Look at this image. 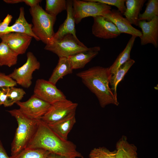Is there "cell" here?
I'll return each instance as SVG.
<instances>
[{
	"label": "cell",
	"instance_id": "6da1fadb",
	"mask_svg": "<svg viewBox=\"0 0 158 158\" xmlns=\"http://www.w3.org/2000/svg\"><path fill=\"white\" fill-rule=\"evenodd\" d=\"M25 148H41L67 158H83L76 145L57 135L48 124L38 120L36 130Z\"/></svg>",
	"mask_w": 158,
	"mask_h": 158
},
{
	"label": "cell",
	"instance_id": "7a4b0ae2",
	"mask_svg": "<svg viewBox=\"0 0 158 158\" xmlns=\"http://www.w3.org/2000/svg\"><path fill=\"white\" fill-rule=\"evenodd\" d=\"M109 67L96 66L81 71L76 75L97 98L100 106L105 107L109 104L118 106L117 97L109 87L110 77Z\"/></svg>",
	"mask_w": 158,
	"mask_h": 158
},
{
	"label": "cell",
	"instance_id": "3957f363",
	"mask_svg": "<svg viewBox=\"0 0 158 158\" xmlns=\"http://www.w3.org/2000/svg\"><path fill=\"white\" fill-rule=\"evenodd\" d=\"M7 111L16 118L18 123L11 144V156H14L25 148L36 130L38 120L28 118L19 109Z\"/></svg>",
	"mask_w": 158,
	"mask_h": 158
},
{
	"label": "cell",
	"instance_id": "277c9868",
	"mask_svg": "<svg viewBox=\"0 0 158 158\" xmlns=\"http://www.w3.org/2000/svg\"><path fill=\"white\" fill-rule=\"evenodd\" d=\"M29 11L32 17L33 32L40 41L46 44H49L55 33L54 26L56 17L48 14L39 4L30 8Z\"/></svg>",
	"mask_w": 158,
	"mask_h": 158
},
{
	"label": "cell",
	"instance_id": "5b68a950",
	"mask_svg": "<svg viewBox=\"0 0 158 158\" xmlns=\"http://www.w3.org/2000/svg\"><path fill=\"white\" fill-rule=\"evenodd\" d=\"M88 48L77 37L68 34L58 40H52L46 44L44 49L55 54L59 58H68Z\"/></svg>",
	"mask_w": 158,
	"mask_h": 158
},
{
	"label": "cell",
	"instance_id": "8992f818",
	"mask_svg": "<svg viewBox=\"0 0 158 158\" xmlns=\"http://www.w3.org/2000/svg\"><path fill=\"white\" fill-rule=\"evenodd\" d=\"M73 13L75 23L78 24L85 18L104 16L111 10V6L91 0H73Z\"/></svg>",
	"mask_w": 158,
	"mask_h": 158
},
{
	"label": "cell",
	"instance_id": "52a82bcc",
	"mask_svg": "<svg viewBox=\"0 0 158 158\" xmlns=\"http://www.w3.org/2000/svg\"><path fill=\"white\" fill-rule=\"evenodd\" d=\"M27 57L25 63L21 66L15 68L8 75L16 82L17 84L28 88L32 84L33 73L40 69V64L31 52L27 53Z\"/></svg>",
	"mask_w": 158,
	"mask_h": 158
},
{
	"label": "cell",
	"instance_id": "ba28073f",
	"mask_svg": "<svg viewBox=\"0 0 158 158\" xmlns=\"http://www.w3.org/2000/svg\"><path fill=\"white\" fill-rule=\"evenodd\" d=\"M20 111L28 118L34 120H41L51 104L33 94L27 101L16 103Z\"/></svg>",
	"mask_w": 158,
	"mask_h": 158
},
{
	"label": "cell",
	"instance_id": "9c48e42d",
	"mask_svg": "<svg viewBox=\"0 0 158 158\" xmlns=\"http://www.w3.org/2000/svg\"><path fill=\"white\" fill-rule=\"evenodd\" d=\"M78 105L67 99L59 101L51 105L41 120L47 124L53 123L75 112Z\"/></svg>",
	"mask_w": 158,
	"mask_h": 158
},
{
	"label": "cell",
	"instance_id": "30bf717a",
	"mask_svg": "<svg viewBox=\"0 0 158 158\" xmlns=\"http://www.w3.org/2000/svg\"><path fill=\"white\" fill-rule=\"evenodd\" d=\"M34 94L51 104L66 99L56 85L42 79H39L36 81Z\"/></svg>",
	"mask_w": 158,
	"mask_h": 158
},
{
	"label": "cell",
	"instance_id": "8fae6325",
	"mask_svg": "<svg viewBox=\"0 0 158 158\" xmlns=\"http://www.w3.org/2000/svg\"><path fill=\"white\" fill-rule=\"evenodd\" d=\"M92 32L96 37L104 39L115 38L121 34L115 25L103 16L93 17Z\"/></svg>",
	"mask_w": 158,
	"mask_h": 158
},
{
	"label": "cell",
	"instance_id": "7c38bea8",
	"mask_svg": "<svg viewBox=\"0 0 158 158\" xmlns=\"http://www.w3.org/2000/svg\"><path fill=\"white\" fill-rule=\"evenodd\" d=\"M33 37L28 35L17 32L7 34L3 36L1 41L5 43L18 55L25 53Z\"/></svg>",
	"mask_w": 158,
	"mask_h": 158
},
{
	"label": "cell",
	"instance_id": "4fadbf2b",
	"mask_svg": "<svg viewBox=\"0 0 158 158\" xmlns=\"http://www.w3.org/2000/svg\"><path fill=\"white\" fill-rule=\"evenodd\" d=\"M138 26L142 30L140 37L142 45L148 44H152L155 48L158 46V16L149 21H139Z\"/></svg>",
	"mask_w": 158,
	"mask_h": 158
},
{
	"label": "cell",
	"instance_id": "5bb4252c",
	"mask_svg": "<svg viewBox=\"0 0 158 158\" xmlns=\"http://www.w3.org/2000/svg\"><path fill=\"white\" fill-rule=\"evenodd\" d=\"M103 16L113 23L121 33H126L137 37L141 36V32L133 26L118 10L111 9Z\"/></svg>",
	"mask_w": 158,
	"mask_h": 158
},
{
	"label": "cell",
	"instance_id": "9a60e30c",
	"mask_svg": "<svg viewBox=\"0 0 158 158\" xmlns=\"http://www.w3.org/2000/svg\"><path fill=\"white\" fill-rule=\"evenodd\" d=\"M76 122L75 112L53 123L48 124L50 128L62 139L68 140V134Z\"/></svg>",
	"mask_w": 158,
	"mask_h": 158
},
{
	"label": "cell",
	"instance_id": "2e32d148",
	"mask_svg": "<svg viewBox=\"0 0 158 158\" xmlns=\"http://www.w3.org/2000/svg\"><path fill=\"white\" fill-rule=\"evenodd\" d=\"M66 10V18L63 23L60 25L57 32L55 33L52 40H58L68 34H71L77 37L75 27V22L73 13V0L67 1Z\"/></svg>",
	"mask_w": 158,
	"mask_h": 158
},
{
	"label": "cell",
	"instance_id": "e0dca14e",
	"mask_svg": "<svg viewBox=\"0 0 158 158\" xmlns=\"http://www.w3.org/2000/svg\"><path fill=\"white\" fill-rule=\"evenodd\" d=\"M100 50V48L96 46L88 48L69 56L73 69L83 68L85 65L95 57Z\"/></svg>",
	"mask_w": 158,
	"mask_h": 158
},
{
	"label": "cell",
	"instance_id": "ac0fdd59",
	"mask_svg": "<svg viewBox=\"0 0 158 158\" xmlns=\"http://www.w3.org/2000/svg\"><path fill=\"white\" fill-rule=\"evenodd\" d=\"M32 25L28 23L25 17V11L24 7L20 8V13L18 18L12 25L9 26L7 34L12 32H17L28 35L34 37L37 41L39 39L33 33L32 30Z\"/></svg>",
	"mask_w": 158,
	"mask_h": 158
},
{
	"label": "cell",
	"instance_id": "d6986e66",
	"mask_svg": "<svg viewBox=\"0 0 158 158\" xmlns=\"http://www.w3.org/2000/svg\"><path fill=\"white\" fill-rule=\"evenodd\" d=\"M146 0H126V10L123 13L125 18L131 25L138 26V16Z\"/></svg>",
	"mask_w": 158,
	"mask_h": 158
},
{
	"label": "cell",
	"instance_id": "ffe728a7",
	"mask_svg": "<svg viewBox=\"0 0 158 158\" xmlns=\"http://www.w3.org/2000/svg\"><path fill=\"white\" fill-rule=\"evenodd\" d=\"M73 70L68 58L59 57L57 65L53 71L48 80L56 85L59 80L64 76L72 73Z\"/></svg>",
	"mask_w": 158,
	"mask_h": 158
},
{
	"label": "cell",
	"instance_id": "44dd1931",
	"mask_svg": "<svg viewBox=\"0 0 158 158\" xmlns=\"http://www.w3.org/2000/svg\"><path fill=\"white\" fill-rule=\"evenodd\" d=\"M116 158H138L136 147L130 144L127 137L123 136L116 145Z\"/></svg>",
	"mask_w": 158,
	"mask_h": 158
},
{
	"label": "cell",
	"instance_id": "7402d4cb",
	"mask_svg": "<svg viewBox=\"0 0 158 158\" xmlns=\"http://www.w3.org/2000/svg\"><path fill=\"white\" fill-rule=\"evenodd\" d=\"M135 63V61L130 59L121 65L113 75H111L109 84L114 95L117 97V88L118 83L123 80L124 77L130 67Z\"/></svg>",
	"mask_w": 158,
	"mask_h": 158
},
{
	"label": "cell",
	"instance_id": "603a6c76",
	"mask_svg": "<svg viewBox=\"0 0 158 158\" xmlns=\"http://www.w3.org/2000/svg\"><path fill=\"white\" fill-rule=\"evenodd\" d=\"M137 37L132 36L123 50L119 54L112 64L109 67L111 75L114 74L118 68L130 58V54Z\"/></svg>",
	"mask_w": 158,
	"mask_h": 158
},
{
	"label": "cell",
	"instance_id": "cb8c5ba5",
	"mask_svg": "<svg viewBox=\"0 0 158 158\" xmlns=\"http://www.w3.org/2000/svg\"><path fill=\"white\" fill-rule=\"evenodd\" d=\"M18 55L4 42L0 43V66L11 67L16 65Z\"/></svg>",
	"mask_w": 158,
	"mask_h": 158
},
{
	"label": "cell",
	"instance_id": "d4e9b609",
	"mask_svg": "<svg viewBox=\"0 0 158 158\" xmlns=\"http://www.w3.org/2000/svg\"><path fill=\"white\" fill-rule=\"evenodd\" d=\"M51 153L41 148H25L11 158H47Z\"/></svg>",
	"mask_w": 158,
	"mask_h": 158
},
{
	"label": "cell",
	"instance_id": "484cf974",
	"mask_svg": "<svg viewBox=\"0 0 158 158\" xmlns=\"http://www.w3.org/2000/svg\"><path fill=\"white\" fill-rule=\"evenodd\" d=\"M67 1L65 0H46L45 11L54 16L62 11L66 10Z\"/></svg>",
	"mask_w": 158,
	"mask_h": 158
},
{
	"label": "cell",
	"instance_id": "4316f807",
	"mask_svg": "<svg viewBox=\"0 0 158 158\" xmlns=\"http://www.w3.org/2000/svg\"><path fill=\"white\" fill-rule=\"evenodd\" d=\"M146 5L144 12L140 13L139 16V21L147 20L149 21L155 17L158 16V0H149Z\"/></svg>",
	"mask_w": 158,
	"mask_h": 158
},
{
	"label": "cell",
	"instance_id": "83f0119b",
	"mask_svg": "<svg viewBox=\"0 0 158 158\" xmlns=\"http://www.w3.org/2000/svg\"><path fill=\"white\" fill-rule=\"evenodd\" d=\"M25 94V91L22 88L15 87H10L6 101L3 105L5 107L11 106L20 101Z\"/></svg>",
	"mask_w": 158,
	"mask_h": 158
},
{
	"label": "cell",
	"instance_id": "f1b7e54d",
	"mask_svg": "<svg viewBox=\"0 0 158 158\" xmlns=\"http://www.w3.org/2000/svg\"><path fill=\"white\" fill-rule=\"evenodd\" d=\"M116 151H111L104 147L95 148L90 151L89 158H116Z\"/></svg>",
	"mask_w": 158,
	"mask_h": 158
},
{
	"label": "cell",
	"instance_id": "f546056e",
	"mask_svg": "<svg viewBox=\"0 0 158 158\" xmlns=\"http://www.w3.org/2000/svg\"><path fill=\"white\" fill-rule=\"evenodd\" d=\"M92 1L104 3L109 6L116 7L121 14L125 12L126 8L125 0H91Z\"/></svg>",
	"mask_w": 158,
	"mask_h": 158
},
{
	"label": "cell",
	"instance_id": "4dcf8cb0",
	"mask_svg": "<svg viewBox=\"0 0 158 158\" xmlns=\"http://www.w3.org/2000/svg\"><path fill=\"white\" fill-rule=\"evenodd\" d=\"M16 82L11 78L8 75L0 72V87L7 86L9 87L16 86Z\"/></svg>",
	"mask_w": 158,
	"mask_h": 158
},
{
	"label": "cell",
	"instance_id": "1f68e13d",
	"mask_svg": "<svg viewBox=\"0 0 158 158\" xmlns=\"http://www.w3.org/2000/svg\"><path fill=\"white\" fill-rule=\"evenodd\" d=\"M12 18L11 15L8 14L2 21L0 20V39L7 34V29Z\"/></svg>",
	"mask_w": 158,
	"mask_h": 158
},
{
	"label": "cell",
	"instance_id": "d6a6232c",
	"mask_svg": "<svg viewBox=\"0 0 158 158\" xmlns=\"http://www.w3.org/2000/svg\"><path fill=\"white\" fill-rule=\"evenodd\" d=\"M9 88L7 86L0 87V106L4 105L5 103Z\"/></svg>",
	"mask_w": 158,
	"mask_h": 158
},
{
	"label": "cell",
	"instance_id": "836d02e7",
	"mask_svg": "<svg viewBox=\"0 0 158 158\" xmlns=\"http://www.w3.org/2000/svg\"><path fill=\"white\" fill-rule=\"evenodd\" d=\"M41 0H23V2L30 6V8L34 7L39 4V3L42 1Z\"/></svg>",
	"mask_w": 158,
	"mask_h": 158
},
{
	"label": "cell",
	"instance_id": "e575fe53",
	"mask_svg": "<svg viewBox=\"0 0 158 158\" xmlns=\"http://www.w3.org/2000/svg\"><path fill=\"white\" fill-rule=\"evenodd\" d=\"M0 158H11L8 155L0 139Z\"/></svg>",
	"mask_w": 158,
	"mask_h": 158
},
{
	"label": "cell",
	"instance_id": "d590c367",
	"mask_svg": "<svg viewBox=\"0 0 158 158\" xmlns=\"http://www.w3.org/2000/svg\"><path fill=\"white\" fill-rule=\"evenodd\" d=\"M47 158H67V157L59 154L50 153L48 156Z\"/></svg>",
	"mask_w": 158,
	"mask_h": 158
},
{
	"label": "cell",
	"instance_id": "8d00e7d4",
	"mask_svg": "<svg viewBox=\"0 0 158 158\" xmlns=\"http://www.w3.org/2000/svg\"><path fill=\"white\" fill-rule=\"evenodd\" d=\"M3 1L9 4H15L23 2V0H4Z\"/></svg>",
	"mask_w": 158,
	"mask_h": 158
}]
</instances>
